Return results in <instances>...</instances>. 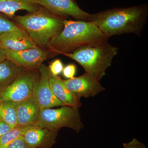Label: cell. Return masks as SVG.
I'll use <instances>...</instances> for the list:
<instances>
[{"label": "cell", "mask_w": 148, "mask_h": 148, "mask_svg": "<svg viewBox=\"0 0 148 148\" xmlns=\"http://www.w3.org/2000/svg\"><path fill=\"white\" fill-rule=\"evenodd\" d=\"M40 7L37 3L36 0H0V13L10 18H12L18 10L32 13Z\"/></svg>", "instance_id": "cell-15"}, {"label": "cell", "mask_w": 148, "mask_h": 148, "mask_svg": "<svg viewBox=\"0 0 148 148\" xmlns=\"http://www.w3.org/2000/svg\"><path fill=\"white\" fill-rule=\"evenodd\" d=\"M0 42L5 49L16 51L38 47L24 29L17 32H7L0 35Z\"/></svg>", "instance_id": "cell-11"}, {"label": "cell", "mask_w": 148, "mask_h": 148, "mask_svg": "<svg viewBox=\"0 0 148 148\" xmlns=\"http://www.w3.org/2000/svg\"><path fill=\"white\" fill-rule=\"evenodd\" d=\"M57 132L32 124L29 125L22 136L29 148H36L43 146L47 142L53 143Z\"/></svg>", "instance_id": "cell-12"}, {"label": "cell", "mask_w": 148, "mask_h": 148, "mask_svg": "<svg viewBox=\"0 0 148 148\" xmlns=\"http://www.w3.org/2000/svg\"><path fill=\"white\" fill-rule=\"evenodd\" d=\"M100 81L91 74L85 72L80 76L63 80L66 87L79 98L93 97L105 90Z\"/></svg>", "instance_id": "cell-10"}, {"label": "cell", "mask_w": 148, "mask_h": 148, "mask_svg": "<svg viewBox=\"0 0 148 148\" xmlns=\"http://www.w3.org/2000/svg\"><path fill=\"white\" fill-rule=\"evenodd\" d=\"M10 18L8 16L0 14V35L7 32H17L23 30Z\"/></svg>", "instance_id": "cell-19"}, {"label": "cell", "mask_w": 148, "mask_h": 148, "mask_svg": "<svg viewBox=\"0 0 148 148\" xmlns=\"http://www.w3.org/2000/svg\"><path fill=\"white\" fill-rule=\"evenodd\" d=\"M17 103L10 101L0 102V120L13 128L17 125Z\"/></svg>", "instance_id": "cell-17"}, {"label": "cell", "mask_w": 148, "mask_h": 148, "mask_svg": "<svg viewBox=\"0 0 148 148\" xmlns=\"http://www.w3.org/2000/svg\"><path fill=\"white\" fill-rule=\"evenodd\" d=\"M6 59L5 49L0 42V63Z\"/></svg>", "instance_id": "cell-25"}, {"label": "cell", "mask_w": 148, "mask_h": 148, "mask_svg": "<svg viewBox=\"0 0 148 148\" xmlns=\"http://www.w3.org/2000/svg\"><path fill=\"white\" fill-rule=\"evenodd\" d=\"M109 38L93 22L65 19L64 29L51 40L48 48L53 53H70L80 47L104 45Z\"/></svg>", "instance_id": "cell-2"}, {"label": "cell", "mask_w": 148, "mask_h": 148, "mask_svg": "<svg viewBox=\"0 0 148 148\" xmlns=\"http://www.w3.org/2000/svg\"><path fill=\"white\" fill-rule=\"evenodd\" d=\"M38 70L39 76L35 85L32 96L40 109L51 108L64 106L61 101L56 97L51 88L47 67L42 64Z\"/></svg>", "instance_id": "cell-9"}, {"label": "cell", "mask_w": 148, "mask_h": 148, "mask_svg": "<svg viewBox=\"0 0 148 148\" xmlns=\"http://www.w3.org/2000/svg\"><path fill=\"white\" fill-rule=\"evenodd\" d=\"M5 49L6 59L19 68L32 71L39 69L41 64L47 60L50 53L39 47L20 51Z\"/></svg>", "instance_id": "cell-8"}, {"label": "cell", "mask_w": 148, "mask_h": 148, "mask_svg": "<svg viewBox=\"0 0 148 148\" xmlns=\"http://www.w3.org/2000/svg\"><path fill=\"white\" fill-rule=\"evenodd\" d=\"M76 72V67L73 64H69L64 67L62 71L63 75L68 79L74 77Z\"/></svg>", "instance_id": "cell-21"}, {"label": "cell", "mask_w": 148, "mask_h": 148, "mask_svg": "<svg viewBox=\"0 0 148 148\" xmlns=\"http://www.w3.org/2000/svg\"><path fill=\"white\" fill-rule=\"evenodd\" d=\"M40 108L33 96L17 103V125L20 126L34 124L39 114Z\"/></svg>", "instance_id": "cell-14"}, {"label": "cell", "mask_w": 148, "mask_h": 148, "mask_svg": "<svg viewBox=\"0 0 148 148\" xmlns=\"http://www.w3.org/2000/svg\"><path fill=\"white\" fill-rule=\"evenodd\" d=\"M49 77L51 88L56 98L64 106L79 107L81 106L80 98L65 86L60 77L54 75L49 71Z\"/></svg>", "instance_id": "cell-13"}, {"label": "cell", "mask_w": 148, "mask_h": 148, "mask_svg": "<svg viewBox=\"0 0 148 148\" xmlns=\"http://www.w3.org/2000/svg\"><path fill=\"white\" fill-rule=\"evenodd\" d=\"M36 3L51 13L64 19L72 17L77 20L89 21L92 16L82 10L75 0H36Z\"/></svg>", "instance_id": "cell-7"}, {"label": "cell", "mask_w": 148, "mask_h": 148, "mask_svg": "<svg viewBox=\"0 0 148 148\" xmlns=\"http://www.w3.org/2000/svg\"><path fill=\"white\" fill-rule=\"evenodd\" d=\"M64 68L62 61L60 59H57L50 64L48 69L51 73L54 75H58L62 73Z\"/></svg>", "instance_id": "cell-20"}, {"label": "cell", "mask_w": 148, "mask_h": 148, "mask_svg": "<svg viewBox=\"0 0 148 148\" xmlns=\"http://www.w3.org/2000/svg\"><path fill=\"white\" fill-rule=\"evenodd\" d=\"M39 76L36 71L21 70L12 82L0 90V102L10 101L17 103L31 97Z\"/></svg>", "instance_id": "cell-6"}, {"label": "cell", "mask_w": 148, "mask_h": 148, "mask_svg": "<svg viewBox=\"0 0 148 148\" xmlns=\"http://www.w3.org/2000/svg\"><path fill=\"white\" fill-rule=\"evenodd\" d=\"M146 4L114 8L92 14L93 22L106 36L132 34L141 36L148 17Z\"/></svg>", "instance_id": "cell-1"}, {"label": "cell", "mask_w": 148, "mask_h": 148, "mask_svg": "<svg viewBox=\"0 0 148 148\" xmlns=\"http://www.w3.org/2000/svg\"><path fill=\"white\" fill-rule=\"evenodd\" d=\"M14 22L24 29L39 47H48L49 43L61 33L64 18L56 16L42 7L34 12L14 16Z\"/></svg>", "instance_id": "cell-3"}, {"label": "cell", "mask_w": 148, "mask_h": 148, "mask_svg": "<svg viewBox=\"0 0 148 148\" xmlns=\"http://www.w3.org/2000/svg\"><path fill=\"white\" fill-rule=\"evenodd\" d=\"M79 107L62 106L58 109H40L38 116L34 124L57 131L67 127L79 132L84 127L80 114Z\"/></svg>", "instance_id": "cell-5"}, {"label": "cell", "mask_w": 148, "mask_h": 148, "mask_svg": "<svg viewBox=\"0 0 148 148\" xmlns=\"http://www.w3.org/2000/svg\"><path fill=\"white\" fill-rule=\"evenodd\" d=\"M118 50L117 47L108 43L99 46L79 48L71 53L62 54L76 61L84 68L85 73L100 81L111 66Z\"/></svg>", "instance_id": "cell-4"}, {"label": "cell", "mask_w": 148, "mask_h": 148, "mask_svg": "<svg viewBox=\"0 0 148 148\" xmlns=\"http://www.w3.org/2000/svg\"><path fill=\"white\" fill-rule=\"evenodd\" d=\"M21 69L8 59L0 63V90L12 82L21 71Z\"/></svg>", "instance_id": "cell-16"}, {"label": "cell", "mask_w": 148, "mask_h": 148, "mask_svg": "<svg viewBox=\"0 0 148 148\" xmlns=\"http://www.w3.org/2000/svg\"><path fill=\"white\" fill-rule=\"evenodd\" d=\"M125 148H143V146L136 139L124 145Z\"/></svg>", "instance_id": "cell-24"}, {"label": "cell", "mask_w": 148, "mask_h": 148, "mask_svg": "<svg viewBox=\"0 0 148 148\" xmlns=\"http://www.w3.org/2000/svg\"><path fill=\"white\" fill-rule=\"evenodd\" d=\"M30 125H29L24 126L16 125L1 137L0 148H7L8 146L14 141L23 136L24 132Z\"/></svg>", "instance_id": "cell-18"}, {"label": "cell", "mask_w": 148, "mask_h": 148, "mask_svg": "<svg viewBox=\"0 0 148 148\" xmlns=\"http://www.w3.org/2000/svg\"><path fill=\"white\" fill-rule=\"evenodd\" d=\"M7 148H29L25 143L23 136L14 141Z\"/></svg>", "instance_id": "cell-22"}, {"label": "cell", "mask_w": 148, "mask_h": 148, "mask_svg": "<svg viewBox=\"0 0 148 148\" xmlns=\"http://www.w3.org/2000/svg\"><path fill=\"white\" fill-rule=\"evenodd\" d=\"M8 124L0 120V138L12 129Z\"/></svg>", "instance_id": "cell-23"}]
</instances>
